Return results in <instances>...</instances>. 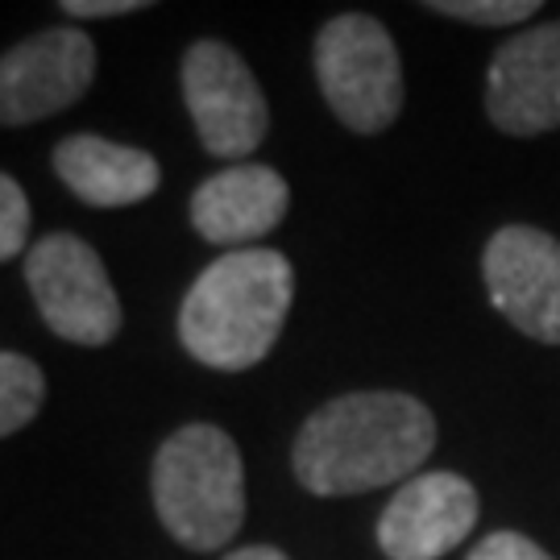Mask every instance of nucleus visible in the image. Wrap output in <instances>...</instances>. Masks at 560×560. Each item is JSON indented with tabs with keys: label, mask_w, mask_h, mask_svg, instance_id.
<instances>
[{
	"label": "nucleus",
	"mask_w": 560,
	"mask_h": 560,
	"mask_svg": "<svg viewBox=\"0 0 560 560\" xmlns=\"http://www.w3.org/2000/svg\"><path fill=\"white\" fill-rule=\"evenodd\" d=\"M287 203L291 191L275 166L237 162L196 187L191 224L208 245H249L279 229Z\"/></svg>",
	"instance_id": "11"
},
{
	"label": "nucleus",
	"mask_w": 560,
	"mask_h": 560,
	"mask_svg": "<svg viewBox=\"0 0 560 560\" xmlns=\"http://www.w3.org/2000/svg\"><path fill=\"white\" fill-rule=\"evenodd\" d=\"M469 560H552L536 540H527L520 532H494L469 552Z\"/></svg>",
	"instance_id": "16"
},
{
	"label": "nucleus",
	"mask_w": 560,
	"mask_h": 560,
	"mask_svg": "<svg viewBox=\"0 0 560 560\" xmlns=\"http://www.w3.org/2000/svg\"><path fill=\"white\" fill-rule=\"evenodd\" d=\"M25 237H30V200L13 175H0V258H18Z\"/></svg>",
	"instance_id": "15"
},
{
	"label": "nucleus",
	"mask_w": 560,
	"mask_h": 560,
	"mask_svg": "<svg viewBox=\"0 0 560 560\" xmlns=\"http://www.w3.org/2000/svg\"><path fill=\"white\" fill-rule=\"evenodd\" d=\"M486 113L502 133L536 138L560 129V21L502 42L486 75Z\"/></svg>",
	"instance_id": "9"
},
{
	"label": "nucleus",
	"mask_w": 560,
	"mask_h": 560,
	"mask_svg": "<svg viewBox=\"0 0 560 560\" xmlns=\"http://www.w3.org/2000/svg\"><path fill=\"white\" fill-rule=\"evenodd\" d=\"M150 486L162 527L191 552H217L245 523V465L233 436L212 423L166 436Z\"/></svg>",
	"instance_id": "3"
},
{
	"label": "nucleus",
	"mask_w": 560,
	"mask_h": 560,
	"mask_svg": "<svg viewBox=\"0 0 560 560\" xmlns=\"http://www.w3.org/2000/svg\"><path fill=\"white\" fill-rule=\"evenodd\" d=\"M55 171L59 179L92 208H129L150 200L159 191V162L138 145L75 133L55 145Z\"/></svg>",
	"instance_id": "12"
},
{
	"label": "nucleus",
	"mask_w": 560,
	"mask_h": 560,
	"mask_svg": "<svg viewBox=\"0 0 560 560\" xmlns=\"http://www.w3.org/2000/svg\"><path fill=\"white\" fill-rule=\"evenodd\" d=\"M96 80V46L83 30L59 25L18 42L0 59V117L4 125H34L83 101Z\"/></svg>",
	"instance_id": "7"
},
{
	"label": "nucleus",
	"mask_w": 560,
	"mask_h": 560,
	"mask_svg": "<svg viewBox=\"0 0 560 560\" xmlns=\"http://www.w3.org/2000/svg\"><path fill=\"white\" fill-rule=\"evenodd\" d=\"M316 80L328 108L353 133H382L399 117V50L386 25L365 13H340L316 34Z\"/></svg>",
	"instance_id": "4"
},
{
	"label": "nucleus",
	"mask_w": 560,
	"mask_h": 560,
	"mask_svg": "<svg viewBox=\"0 0 560 560\" xmlns=\"http://www.w3.org/2000/svg\"><path fill=\"white\" fill-rule=\"evenodd\" d=\"M428 9L441 18L474 21V25H515L540 13V0H432Z\"/></svg>",
	"instance_id": "14"
},
{
	"label": "nucleus",
	"mask_w": 560,
	"mask_h": 560,
	"mask_svg": "<svg viewBox=\"0 0 560 560\" xmlns=\"http://www.w3.org/2000/svg\"><path fill=\"white\" fill-rule=\"evenodd\" d=\"M486 291L523 337L560 345V241L532 224L499 229L481 258Z\"/></svg>",
	"instance_id": "8"
},
{
	"label": "nucleus",
	"mask_w": 560,
	"mask_h": 560,
	"mask_svg": "<svg viewBox=\"0 0 560 560\" xmlns=\"http://www.w3.org/2000/svg\"><path fill=\"white\" fill-rule=\"evenodd\" d=\"M25 282L55 337L96 349L120 332V300L108 270L75 233H46L25 254Z\"/></svg>",
	"instance_id": "5"
},
{
	"label": "nucleus",
	"mask_w": 560,
	"mask_h": 560,
	"mask_svg": "<svg viewBox=\"0 0 560 560\" xmlns=\"http://www.w3.org/2000/svg\"><path fill=\"white\" fill-rule=\"evenodd\" d=\"M436 448V420L402 390H358L324 402L295 436L291 465L303 490L340 499L411 478Z\"/></svg>",
	"instance_id": "1"
},
{
	"label": "nucleus",
	"mask_w": 560,
	"mask_h": 560,
	"mask_svg": "<svg viewBox=\"0 0 560 560\" xmlns=\"http://www.w3.org/2000/svg\"><path fill=\"white\" fill-rule=\"evenodd\" d=\"M224 560H287L279 548H270V544H254V548H237V552H229Z\"/></svg>",
	"instance_id": "18"
},
{
	"label": "nucleus",
	"mask_w": 560,
	"mask_h": 560,
	"mask_svg": "<svg viewBox=\"0 0 560 560\" xmlns=\"http://www.w3.org/2000/svg\"><path fill=\"white\" fill-rule=\"evenodd\" d=\"M145 9V0H62V13L67 18H125V13H138Z\"/></svg>",
	"instance_id": "17"
},
{
	"label": "nucleus",
	"mask_w": 560,
	"mask_h": 560,
	"mask_svg": "<svg viewBox=\"0 0 560 560\" xmlns=\"http://www.w3.org/2000/svg\"><path fill=\"white\" fill-rule=\"evenodd\" d=\"M295 295V270L279 249H229L191 282L179 340L212 370H249L279 340Z\"/></svg>",
	"instance_id": "2"
},
{
	"label": "nucleus",
	"mask_w": 560,
	"mask_h": 560,
	"mask_svg": "<svg viewBox=\"0 0 560 560\" xmlns=\"http://www.w3.org/2000/svg\"><path fill=\"white\" fill-rule=\"evenodd\" d=\"M183 101L203 150L217 159H249L270 129V108L254 71L224 42H196L187 50Z\"/></svg>",
	"instance_id": "6"
},
{
	"label": "nucleus",
	"mask_w": 560,
	"mask_h": 560,
	"mask_svg": "<svg viewBox=\"0 0 560 560\" xmlns=\"http://www.w3.org/2000/svg\"><path fill=\"white\" fill-rule=\"evenodd\" d=\"M46 399V374L25 353H0V432L18 436Z\"/></svg>",
	"instance_id": "13"
},
{
	"label": "nucleus",
	"mask_w": 560,
	"mask_h": 560,
	"mask_svg": "<svg viewBox=\"0 0 560 560\" xmlns=\"http://www.w3.org/2000/svg\"><path fill=\"white\" fill-rule=\"evenodd\" d=\"M478 523V494L460 474H420L378 520V548L390 560H441Z\"/></svg>",
	"instance_id": "10"
}]
</instances>
